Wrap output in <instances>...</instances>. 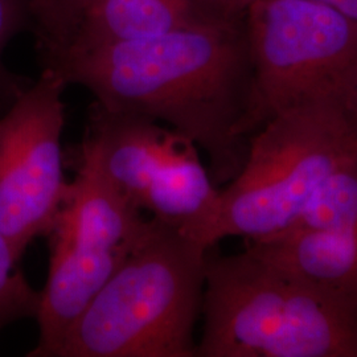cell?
Masks as SVG:
<instances>
[{"mask_svg": "<svg viewBox=\"0 0 357 357\" xmlns=\"http://www.w3.org/2000/svg\"><path fill=\"white\" fill-rule=\"evenodd\" d=\"M245 15L156 38L66 45L48 51L45 66L106 110L165 122L190 138L206 153L216 185H225L250 138L255 68Z\"/></svg>", "mask_w": 357, "mask_h": 357, "instance_id": "6da1fadb", "label": "cell"}, {"mask_svg": "<svg viewBox=\"0 0 357 357\" xmlns=\"http://www.w3.org/2000/svg\"><path fill=\"white\" fill-rule=\"evenodd\" d=\"M211 248L151 217L150 229L93 296L56 357H193Z\"/></svg>", "mask_w": 357, "mask_h": 357, "instance_id": "7a4b0ae2", "label": "cell"}, {"mask_svg": "<svg viewBox=\"0 0 357 357\" xmlns=\"http://www.w3.org/2000/svg\"><path fill=\"white\" fill-rule=\"evenodd\" d=\"M202 314L196 356L357 357L356 311L246 249L209 250Z\"/></svg>", "mask_w": 357, "mask_h": 357, "instance_id": "3957f363", "label": "cell"}, {"mask_svg": "<svg viewBox=\"0 0 357 357\" xmlns=\"http://www.w3.org/2000/svg\"><path fill=\"white\" fill-rule=\"evenodd\" d=\"M357 153V143L333 96L274 115L249 138L237 175L220 190L203 243H246L289 229L327 176Z\"/></svg>", "mask_w": 357, "mask_h": 357, "instance_id": "277c9868", "label": "cell"}, {"mask_svg": "<svg viewBox=\"0 0 357 357\" xmlns=\"http://www.w3.org/2000/svg\"><path fill=\"white\" fill-rule=\"evenodd\" d=\"M76 176L48 234L50 266L29 357H56L93 296L135 249L151 218L125 199L88 158L73 153Z\"/></svg>", "mask_w": 357, "mask_h": 357, "instance_id": "5b68a950", "label": "cell"}, {"mask_svg": "<svg viewBox=\"0 0 357 357\" xmlns=\"http://www.w3.org/2000/svg\"><path fill=\"white\" fill-rule=\"evenodd\" d=\"M75 153L91 160L135 208L204 245L220 190L190 138L150 118L94 103Z\"/></svg>", "mask_w": 357, "mask_h": 357, "instance_id": "8992f818", "label": "cell"}, {"mask_svg": "<svg viewBox=\"0 0 357 357\" xmlns=\"http://www.w3.org/2000/svg\"><path fill=\"white\" fill-rule=\"evenodd\" d=\"M246 31L255 68L250 137L274 115L333 96L357 63V23L314 0H255Z\"/></svg>", "mask_w": 357, "mask_h": 357, "instance_id": "52a82bcc", "label": "cell"}, {"mask_svg": "<svg viewBox=\"0 0 357 357\" xmlns=\"http://www.w3.org/2000/svg\"><path fill=\"white\" fill-rule=\"evenodd\" d=\"M65 88L45 66L0 116V230L19 259L48 234L69 185L61 147Z\"/></svg>", "mask_w": 357, "mask_h": 357, "instance_id": "ba28073f", "label": "cell"}, {"mask_svg": "<svg viewBox=\"0 0 357 357\" xmlns=\"http://www.w3.org/2000/svg\"><path fill=\"white\" fill-rule=\"evenodd\" d=\"M243 15L233 13L221 0H90L81 8L72 38L59 48L156 38Z\"/></svg>", "mask_w": 357, "mask_h": 357, "instance_id": "9c48e42d", "label": "cell"}, {"mask_svg": "<svg viewBox=\"0 0 357 357\" xmlns=\"http://www.w3.org/2000/svg\"><path fill=\"white\" fill-rule=\"evenodd\" d=\"M245 249L357 312V224L246 243Z\"/></svg>", "mask_w": 357, "mask_h": 357, "instance_id": "30bf717a", "label": "cell"}, {"mask_svg": "<svg viewBox=\"0 0 357 357\" xmlns=\"http://www.w3.org/2000/svg\"><path fill=\"white\" fill-rule=\"evenodd\" d=\"M19 261L0 230V331L13 321L38 318L41 291L26 281Z\"/></svg>", "mask_w": 357, "mask_h": 357, "instance_id": "8fae6325", "label": "cell"}, {"mask_svg": "<svg viewBox=\"0 0 357 357\" xmlns=\"http://www.w3.org/2000/svg\"><path fill=\"white\" fill-rule=\"evenodd\" d=\"M29 10L43 28L48 51L72 38L81 11V0H28Z\"/></svg>", "mask_w": 357, "mask_h": 357, "instance_id": "7c38bea8", "label": "cell"}, {"mask_svg": "<svg viewBox=\"0 0 357 357\" xmlns=\"http://www.w3.org/2000/svg\"><path fill=\"white\" fill-rule=\"evenodd\" d=\"M28 0H0V59L1 53L24 22ZM0 82L7 85V75L0 61Z\"/></svg>", "mask_w": 357, "mask_h": 357, "instance_id": "4fadbf2b", "label": "cell"}, {"mask_svg": "<svg viewBox=\"0 0 357 357\" xmlns=\"http://www.w3.org/2000/svg\"><path fill=\"white\" fill-rule=\"evenodd\" d=\"M333 98L357 143V63L342 79Z\"/></svg>", "mask_w": 357, "mask_h": 357, "instance_id": "5bb4252c", "label": "cell"}, {"mask_svg": "<svg viewBox=\"0 0 357 357\" xmlns=\"http://www.w3.org/2000/svg\"><path fill=\"white\" fill-rule=\"evenodd\" d=\"M348 16L357 23V0H314Z\"/></svg>", "mask_w": 357, "mask_h": 357, "instance_id": "9a60e30c", "label": "cell"}, {"mask_svg": "<svg viewBox=\"0 0 357 357\" xmlns=\"http://www.w3.org/2000/svg\"><path fill=\"white\" fill-rule=\"evenodd\" d=\"M229 10L236 13H246L255 0H221Z\"/></svg>", "mask_w": 357, "mask_h": 357, "instance_id": "2e32d148", "label": "cell"}, {"mask_svg": "<svg viewBox=\"0 0 357 357\" xmlns=\"http://www.w3.org/2000/svg\"><path fill=\"white\" fill-rule=\"evenodd\" d=\"M86 1H90V0H81V8H82V6H84ZM79 13H81V11H79Z\"/></svg>", "mask_w": 357, "mask_h": 357, "instance_id": "e0dca14e", "label": "cell"}]
</instances>
